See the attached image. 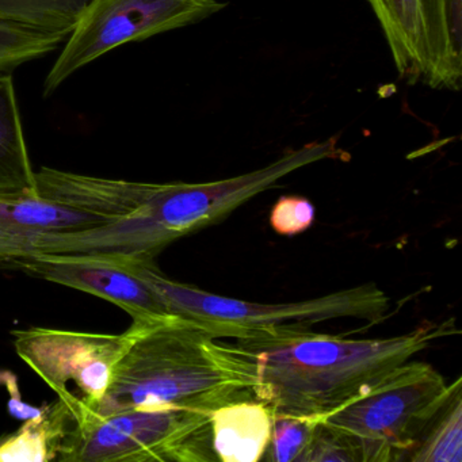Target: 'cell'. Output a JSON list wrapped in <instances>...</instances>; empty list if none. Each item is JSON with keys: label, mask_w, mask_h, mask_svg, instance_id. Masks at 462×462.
Returning <instances> with one entry per match:
<instances>
[{"label": "cell", "mask_w": 462, "mask_h": 462, "mask_svg": "<svg viewBox=\"0 0 462 462\" xmlns=\"http://www.w3.org/2000/svg\"><path fill=\"white\" fill-rule=\"evenodd\" d=\"M451 326L426 324L381 339L283 328L236 339V346L255 369L254 399L274 413L316 419L364 393L438 337L453 334Z\"/></svg>", "instance_id": "obj_1"}, {"label": "cell", "mask_w": 462, "mask_h": 462, "mask_svg": "<svg viewBox=\"0 0 462 462\" xmlns=\"http://www.w3.org/2000/svg\"><path fill=\"white\" fill-rule=\"evenodd\" d=\"M132 327L134 342L93 412L185 410L212 415L226 402L254 399L255 369L236 345H224L204 327L175 315L134 321Z\"/></svg>", "instance_id": "obj_2"}, {"label": "cell", "mask_w": 462, "mask_h": 462, "mask_svg": "<svg viewBox=\"0 0 462 462\" xmlns=\"http://www.w3.org/2000/svg\"><path fill=\"white\" fill-rule=\"evenodd\" d=\"M144 281L171 315L188 319L216 337H255L283 328H310L312 324L335 319H361L377 323L389 310V297L374 283L343 289L318 299L263 304L229 299L196 286L175 282L153 261L120 262Z\"/></svg>", "instance_id": "obj_3"}, {"label": "cell", "mask_w": 462, "mask_h": 462, "mask_svg": "<svg viewBox=\"0 0 462 462\" xmlns=\"http://www.w3.org/2000/svg\"><path fill=\"white\" fill-rule=\"evenodd\" d=\"M461 385L431 365H400L364 393L318 419L350 438L361 462L407 459L424 430Z\"/></svg>", "instance_id": "obj_4"}, {"label": "cell", "mask_w": 462, "mask_h": 462, "mask_svg": "<svg viewBox=\"0 0 462 462\" xmlns=\"http://www.w3.org/2000/svg\"><path fill=\"white\" fill-rule=\"evenodd\" d=\"M66 405L71 411L74 426L58 461H217L212 448L209 413L129 410L98 415L79 400Z\"/></svg>", "instance_id": "obj_5"}, {"label": "cell", "mask_w": 462, "mask_h": 462, "mask_svg": "<svg viewBox=\"0 0 462 462\" xmlns=\"http://www.w3.org/2000/svg\"><path fill=\"white\" fill-rule=\"evenodd\" d=\"M400 79L431 90L462 86V0H367Z\"/></svg>", "instance_id": "obj_6"}, {"label": "cell", "mask_w": 462, "mask_h": 462, "mask_svg": "<svg viewBox=\"0 0 462 462\" xmlns=\"http://www.w3.org/2000/svg\"><path fill=\"white\" fill-rule=\"evenodd\" d=\"M226 6L221 0H93L47 75L45 96L116 48L201 23Z\"/></svg>", "instance_id": "obj_7"}, {"label": "cell", "mask_w": 462, "mask_h": 462, "mask_svg": "<svg viewBox=\"0 0 462 462\" xmlns=\"http://www.w3.org/2000/svg\"><path fill=\"white\" fill-rule=\"evenodd\" d=\"M18 356L58 394L94 408L106 394L118 362L134 342L131 326L124 334H93L66 329L14 331Z\"/></svg>", "instance_id": "obj_8"}, {"label": "cell", "mask_w": 462, "mask_h": 462, "mask_svg": "<svg viewBox=\"0 0 462 462\" xmlns=\"http://www.w3.org/2000/svg\"><path fill=\"white\" fill-rule=\"evenodd\" d=\"M4 266L101 297L125 310L134 321L171 315L150 286L120 262L80 256L31 255L12 259Z\"/></svg>", "instance_id": "obj_9"}, {"label": "cell", "mask_w": 462, "mask_h": 462, "mask_svg": "<svg viewBox=\"0 0 462 462\" xmlns=\"http://www.w3.org/2000/svg\"><path fill=\"white\" fill-rule=\"evenodd\" d=\"M115 218L102 217L51 201L34 193L0 196V264L31 255L44 235L93 228Z\"/></svg>", "instance_id": "obj_10"}, {"label": "cell", "mask_w": 462, "mask_h": 462, "mask_svg": "<svg viewBox=\"0 0 462 462\" xmlns=\"http://www.w3.org/2000/svg\"><path fill=\"white\" fill-rule=\"evenodd\" d=\"M273 420V408L256 399L236 400L213 411L212 448L218 461H261L272 439Z\"/></svg>", "instance_id": "obj_11"}, {"label": "cell", "mask_w": 462, "mask_h": 462, "mask_svg": "<svg viewBox=\"0 0 462 462\" xmlns=\"http://www.w3.org/2000/svg\"><path fill=\"white\" fill-rule=\"evenodd\" d=\"M34 191L36 171L26 147L14 82L7 72H0V196Z\"/></svg>", "instance_id": "obj_12"}, {"label": "cell", "mask_w": 462, "mask_h": 462, "mask_svg": "<svg viewBox=\"0 0 462 462\" xmlns=\"http://www.w3.org/2000/svg\"><path fill=\"white\" fill-rule=\"evenodd\" d=\"M74 426L71 411L61 400L48 405L39 418L25 420L18 431L0 438V462H45L58 459Z\"/></svg>", "instance_id": "obj_13"}, {"label": "cell", "mask_w": 462, "mask_h": 462, "mask_svg": "<svg viewBox=\"0 0 462 462\" xmlns=\"http://www.w3.org/2000/svg\"><path fill=\"white\" fill-rule=\"evenodd\" d=\"M93 0H0V23L67 40Z\"/></svg>", "instance_id": "obj_14"}, {"label": "cell", "mask_w": 462, "mask_h": 462, "mask_svg": "<svg viewBox=\"0 0 462 462\" xmlns=\"http://www.w3.org/2000/svg\"><path fill=\"white\" fill-rule=\"evenodd\" d=\"M407 459L412 462L462 461L461 385L454 389L450 399L424 430Z\"/></svg>", "instance_id": "obj_15"}, {"label": "cell", "mask_w": 462, "mask_h": 462, "mask_svg": "<svg viewBox=\"0 0 462 462\" xmlns=\"http://www.w3.org/2000/svg\"><path fill=\"white\" fill-rule=\"evenodd\" d=\"M64 39L0 23V72L53 52Z\"/></svg>", "instance_id": "obj_16"}, {"label": "cell", "mask_w": 462, "mask_h": 462, "mask_svg": "<svg viewBox=\"0 0 462 462\" xmlns=\"http://www.w3.org/2000/svg\"><path fill=\"white\" fill-rule=\"evenodd\" d=\"M315 427L316 419L274 413L272 439L267 448L269 459L299 462L312 439Z\"/></svg>", "instance_id": "obj_17"}, {"label": "cell", "mask_w": 462, "mask_h": 462, "mask_svg": "<svg viewBox=\"0 0 462 462\" xmlns=\"http://www.w3.org/2000/svg\"><path fill=\"white\" fill-rule=\"evenodd\" d=\"M361 461L350 438L316 419L315 431L299 462Z\"/></svg>", "instance_id": "obj_18"}, {"label": "cell", "mask_w": 462, "mask_h": 462, "mask_svg": "<svg viewBox=\"0 0 462 462\" xmlns=\"http://www.w3.org/2000/svg\"><path fill=\"white\" fill-rule=\"evenodd\" d=\"M316 210L304 197L283 196L270 213V226L282 236H296L312 226Z\"/></svg>", "instance_id": "obj_19"}, {"label": "cell", "mask_w": 462, "mask_h": 462, "mask_svg": "<svg viewBox=\"0 0 462 462\" xmlns=\"http://www.w3.org/2000/svg\"><path fill=\"white\" fill-rule=\"evenodd\" d=\"M0 383H4L9 391V411L14 418L20 419V420H29V419L39 418L47 410L48 405L39 408L23 402L20 389H18L17 378L12 373L0 372Z\"/></svg>", "instance_id": "obj_20"}]
</instances>
